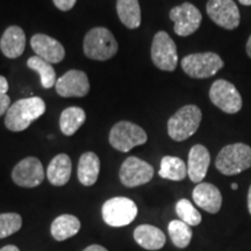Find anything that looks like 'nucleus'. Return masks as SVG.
I'll return each instance as SVG.
<instances>
[{"instance_id": "38", "label": "nucleus", "mask_w": 251, "mask_h": 251, "mask_svg": "<svg viewBox=\"0 0 251 251\" xmlns=\"http://www.w3.org/2000/svg\"><path fill=\"white\" fill-rule=\"evenodd\" d=\"M231 188H233V190H235V191H236L237 190V188H238V185L237 184H231Z\"/></svg>"}, {"instance_id": "27", "label": "nucleus", "mask_w": 251, "mask_h": 251, "mask_svg": "<svg viewBox=\"0 0 251 251\" xmlns=\"http://www.w3.org/2000/svg\"><path fill=\"white\" fill-rule=\"evenodd\" d=\"M169 235L176 247L184 249L192 240V229L181 220H174L169 224Z\"/></svg>"}, {"instance_id": "21", "label": "nucleus", "mask_w": 251, "mask_h": 251, "mask_svg": "<svg viewBox=\"0 0 251 251\" xmlns=\"http://www.w3.org/2000/svg\"><path fill=\"white\" fill-rule=\"evenodd\" d=\"M99 172V157L92 151L83 153L78 163V180L84 186H92L98 180Z\"/></svg>"}, {"instance_id": "28", "label": "nucleus", "mask_w": 251, "mask_h": 251, "mask_svg": "<svg viewBox=\"0 0 251 251\" xmlns=\"http://www.w3.org/2000/svg\"><path fill=\"white\" fill-rule=\"evenodd\" d=\"M176 213L181 221L188 226H198L201 222V214L197 211L192 202L187 199H180L176 203Z\"/></svg>"}, {"instance_id": "6", "label": "nucleus", "mask_w": 251, "mask_h": 251, "mask_svg": "<svg viewBox=\"0 0 251 251\" xmlns=\"http://www.w3.org/2000/svg\"><path fill=\"white\" fill-rule=\"evenodd\" d=\"M148 141V136L139 125L130 121H120L113 126L109 133V143L121 152H128Z\"/></svg>"}, {"instance_id": "33", "label": "nucleus", "mask_w": 251, "mask_h": 251, "mask_svg": "<svg viewBox=\"0 0 251 251\" xmlns=\"http://www.w3.org/2000/svg\"><path fill=\"white\" fill-rule=\"evenodd\" d=\"M83 251H108V250L101 246H98V244H93V246L87 247L86 249H84Z\"/></svg>"}, {"instance_id": "22", "label": "nucleus", "mask_w": 251, "mask_h": 251, "mask_svg": "<svg viewBox=\"0 0 251 251\" xmlns=\"http://www.w3.org/2000/svg\"><path fill=\"white\" fill-rule=\"evenodd\" d=\"M80 230V221L75 215L63 214L51 224V235L56 241H65Z\"/></svg>"}, {"instance_id": "30", "label": "nucleus", "mask_w": 251, "mask_h": 251, "mask_svg": "<svg viewBox=\"0 0 251 251\" xmlns=\"http://www.w3.org/2000/svg\"><path fill=\"white\" fill-rule=\"evenodd\" d=\"M52 2H54V5L59 9V11L67 12L74 8L77 0H52Z\"/></svg>"}, {"instance_id": "15", "label": "nucleus", "mask_w": 251, "mask_h": 251, "mask_svg": "<svg viewBox=\"0 0 251 251\" xmlns=\"http://www.w3.org/2000/svg\"><path fill=\"white\" fill-rule=\"evenodd\" d=\"M30 46L36 56L49 62L50 64L62 62L65 57V49L62 43L45 34H36L31 37Z\"/></svg>"}, {"instance_id": "1", "label": "nucleus", "mask_w": 251, "mask_h": 251, "mask_svg": "<svg viewBox=\"0 0 251 251\" xmlns=\"http://www.w3.org/2000/svg\"><path fill=\"white\" fill-rule=\"evenodd\" d=\"M46 112V102L40 97H31L15 101L9 107L5 117V126L11 131H23L27 129Z\"/></svg>"}, {"instance_id": "23", "label": "nucleus", "mask_w": 251, "mask_h": 251, "mask_svg": "<svg viewBox=\"0 0 251 251\" xmlns=\"http://www.w3.org/2000/svg\"><path fill=\"white\" fill-rule=\"evenodd\" d=\"M117 12L119 19L129 29L139 28L141 25V7L139 0H118Z\"/></svg>"}, {"instance_id": "26", "label": "nucleus", "mask_w": 251, "mask_h": 251, "mask_svg": "<svg viewBox=\"0 0 251 251\" xmlns=\"http://www.w3.org/2000/svg\"><path fill=\"white\" fill-rule=\"evenodd\" d=\"M27 67L40 75L41 85L45 89H51L52 86L56 85V81H57L56 71L52 68V64H50L49 62L45 61L39 56H33V57L28 58Z\"/></svg>"}, {"instance_id": "25", "label": "nucleus", "mask_w": 251, "mask_h": 251, "mask_svg": "<svg viewBox=\"0 0 251 251\" xmlns=\"http://www.w3.org/2000/svg\"><path fill=\"white\" fill-rule=\"evenodd\" d=\"M158 175L164 179L174 181L184 180L187 176V165L179 157L165 156L161 161Z\"/></svg>"}, {"instance_id": "7", "label": "nucleus", "mask_w": 251, "mask_h": 251, "mask_svg": "<svg viewBox=\"0 0 251 251\" xmlns=\"http://www.w3.org/2000/svg\"><path fill=\"white\" fill-rule=\"evenodd\" d=\"M136 203L129 198L115 197L102 205V219L111 227H124L130 225L137 216Z\"/></svg>"}, {"instance_id": "11", "label": "nucleus", "mask_w": 251, "mask_h": 251, "mask_svg": "<svg viewBox=\"0 0 251 251\" xmlns=\"http://www.w3.org/2000/svg\"><path fill=\"white\" fill-rule=\"evenodd\" d=\"M119 177L125 186L136 187L152 179L153 168L149 163L131 156L122 163Z\"/></svg>"}, {"instance_id": "17", "label": "nucleus", "mask_w": 251, "mask_h": 251, "mask_svg": "<svg viewBox=\"0 0 251 251\" xmlns=\"http://www.w3.org/2000/svg\"><path fill=\"white\" fill-rule=\"evenodd\" d=\"M194 202L203 211L216 214L222 206L221 192L215 185L209 183H200L194 187L192 193Z\"/></svg>"}, {"instance_id": "16", "label": "nucleus", "mask_w": 251, "mask_h": 251, "mask_svg": "<svg viewBox=\"0 0 251 251\" xmlns=\"http://www.w3.org/2000/svg\"><path fill=\"white\" fill-rule=\"evenodd\" d=\"M209 163H211V155L206 147L196 144L191 148L188 153L187 176L193 183H201L207 175Z\"/></svg>"}, {"instance_id": "36", "label": "nucleus", "mask_w": 251, "mask_h": 251, "mask_svg": "<svg viewBox=\"0 0 251 251\" xmlns=\"http://www.w3.org/2000/svg\"><path fill=\"white\" fill-rule=\"evenodd\" d=\"M248 209H249V213L251 214V185L249 187V192H248Z\"/></svg>"}, {"instance_id": "3", "label": "nucleus", "mask_w": 251, "mask_h": 251, "mask_svg": "<svg viewBox=\"0 0 251 251\" xmlns=\"http://www.w3.org/2000/svg\"><path fill=\"white\" fill-rule=\"evenodd\" d=\"M216 169L226 176H235L251 168V148L244 143L228 144L215 161Z\"/></svg>"}, {"instance_id": "5", "label": "nucleus", "mask_w": 251, "mask_h": 251, "mask_svg": "<svg viewBox=\"0 0 251 251\" xmlns=\"http://www.w3.org/2000/svg\"><path fill=\"white\" fill-rule=\"evenodd\" d=\"M225 67V62L215 52H198L185 56L181 69L194 79H205L215 76Z\"/></svg>"}, {"instance_id": "34", "label": "nucleus", "mask_w": 251, "mask_h": 251, "mask_svg": "<svg viewBox=\"0 0 251 251\" xmlns=\"http://www.w3.org/2000/svg\"><path fill=\"white\" fill-rule=\"evenodd\" d=\"M0 251H20V250H19L18 247L9 244V246H5L4 248H1Z\"/></svg>"}, {"instance_id": "31", "label": "nucleus", "mask_w": 251, "mask_h": 251, "mask_svg": "<svg viewBox=\"0 0 251 251\" xmlns=\"http://www.w3.org/2000/svg\"><path fill=\"white\" fill-rule=\"evenodd\" d=\"M11 107V98L7 93H0V118L5 115Z\"/></svg>"}, {"instance_id": "2", "label": "nucleus", "mask_w": 251, "mask_h": 251, "mask_svg": "<svg viewBox=\"0 0 251 251\" xmlns=\"http://www.w3.org/2000/svg\"><path fill=\"white\" fill-rule=\"evenodd\" d=\"M83 48L86 57L102 62L117 55L119 45L111 30L105 27H96L84 37Z\"/></svg>"}, {"instance_id": "4", "label": "nucleus", "mask_w": 251, "mask_h": 251, "mask_svg": "<svg viewBox=\"0 0 251 251\" xmlns=\"http://www.w3.org/2000/svg\"><path fill=\"white\" fill-rule=\"evenodd\" d=\"M202 113L196 105H186L178 109L168 121L169 136L174 141L181 142L187 140L199 128Z\"/></svg>"}, {"instance_id": "12", "label": "nucleus", "mask_w": 251, "mask_h": 251, "mask_svg": "<svg viewBox=\"0 0 251 251\" xmlns=\"http://www.w3.org/2000/svg\"><path fill=\"white\" fill-rule=\"evenodd\" d=\"M206 11L208 17L225 29L233 30L240 25V11L234 0H208Z\"/></svg>"}, {"instance_id": "32", "label": "nucleus", "mask_w": 251, "mask_h": 251, "mask_svg": "<svg viewBox=\"0 0 251 251\" xmlns=\"http://www.w3.org/2000/svg\"><path fill=\"white\" fill-rule=\"evenodd\" d=\"M8 81L4 76H0V93H7Z\"/></svg>"}, {"instance_id": "20", "label": "nucleus", "mask_w": 251, "mask_h": 251, "mask_svg": "<svg viewBox=\"0 0 251 251\" xmlns=\"http://www.w3.org/2000/svg\"><path fill=\"white\" fill-rule=\"evenodd\" d=\"M137 244L147 250H159L165 244V235L159 228L151 225H141L134 230Z\"/></svg>"}, {"instance_id": "13", "label": "nucleus", "mask_w": 251, "mask_h": 251, "mask_svg": "<svg viewBox=\"0 0 251 251\" xmlns=\"http://www.w3.org/2000/svg\"><path fill=\"white\" fill-rule=\"evenodd\" d=\"M12 179L21 187L33 188L39 186L45 179L42 163L36 157H26L14 166Z\"/></svg>"}, {"instance_id": "37", "label": "nucleus", "mask_w": 251, "mask_h": 251, "mask_svg": "<svg viewBox=\"0 0 251 251\" xmlns=\"http://www.w3.org/2000/svg\"><path fill=\"white\" fill-rule=\"evenodd\" d=\"M244 6H251V0H238Z\"/></svg>"}, {"instance_id": "19", "label": "nucleus", "mask_w": 251, "mask_h": 251, "mask_svg": "<svg viewBox=\"0 0 251 251\" xmlns=\"http://www.w3.org/2000/svg\"><path fill=\"white\" fill-rule=\"evenodd\" d=\"M72 172V163L67 153H59L49 163L47 169V177L50 184L55 186H63L70 180Z\"/></svg>"}, {"instance_id": "18", "label": "nucleus", "mask_w": 251, "mask_h": 251, "mask_svg": "<svg viewBox=\"0 0 251 251\" xmlns=\"http://www.w3.org/2000/svg\"><path fill=\"white\" fill-rule=\"evenodd\" d=\"M26 48V35L21 27L11 26L0 39V50L7 58H18Z\"/></svg>"}, {"instance_id": "29", "label": "nucleus", "mask_w": 251, "mask_h": 251, "mask_svg": "<svg viewBox=\"0 0 251 251\" xmlns=\"http://www.w3.org/2000/svg\"><path fill=\"white\" fill-rule=\"evenodd\" d=\"M23 218L18 213H1L0 214V238L11 236L20 230Z\"/></svg>"}, {"instance_id": "24", "label": "nucleus", "mask_w": 251, "mask_h": 251, "mask_svg": "<svg viewBox=\"0 0 251 251\" xmlns=\"http://www.w3.org/2000/svg\"><path fill=\"white\" fill-rule=\"evenodd\" d=\"M86 120V114L80 107H69L62 112L59 128L65 136H72Z\"/></svg>"}, {"instance_id": "14", "label": "nucleus", "mask_w": 251, "mask_h": 251, "mask_svg": "<svg viewBox=\"0 0 251 251\" xmlns=\"http://www.w3.org/2000/svg\"><path fill=\"white\" fill-rule=\"evenodd\" d=\"M56 92L63 98L85 97L90 91L87 75L80 70H70L56 81Z\"/></svg>"}, {"instance_id": "8", "label": "nucleus", "mask_w": 251, "mask_h": 251, "mask_svg": "<svg viewBox=\"0 0 251 251\" xmlns=\"http://www.w3.org/2000/svg\"><path fill=\"white\" fill-rule=\"evenodd\" d=\"M151 59L156 68L163 71H175L178 64L177 47L166 31L155 34L151 45Z\"/></svg>"}, {"instance_id": "35", "label": "nucleus", "mask_w": 251, "mask_h": 251, "mask_svg": "<svg viewBox=\"0 0 251 251\" xmlns=\"http://www.w3.org/2000/svg\"><path fill=\"white\" fill-rule=\"evenodd\" d=\"M246 49H247V55L249 56V57L251 58V35L249 36V39H248Z\"/></svg>"}, {"instance_id": "10", "label": "nucleus", "mask_w": 251, "mask_h": 251, "mask_svg": "<svg viewBox=\"0 0 251 251\" xmlns=\"http://www.w3.org/2000/svg\"><path fill=\"white\" fill-rule=\"evenodd\" d=\"M170 19L175 24V33L179 36H188L199 29L202 15L196 6L184 2L170 11Z\"/></svg>"}, {"instance_id": "9", "label": "nucleus", "mask_w": 251, "mask_h": 251, "mask_svg": "<svg viewBox=\"0 0 251 251\" xmlns=\"http://www.w3.org/2000/svg\"><path fill=\"white\" fill-rule=\"evenodd\" d=\"M209 99L216 107L228 114H235L242 108V97L234 84L228 80L218 79L212 84Z\"/></svg>"}]
</instances>
